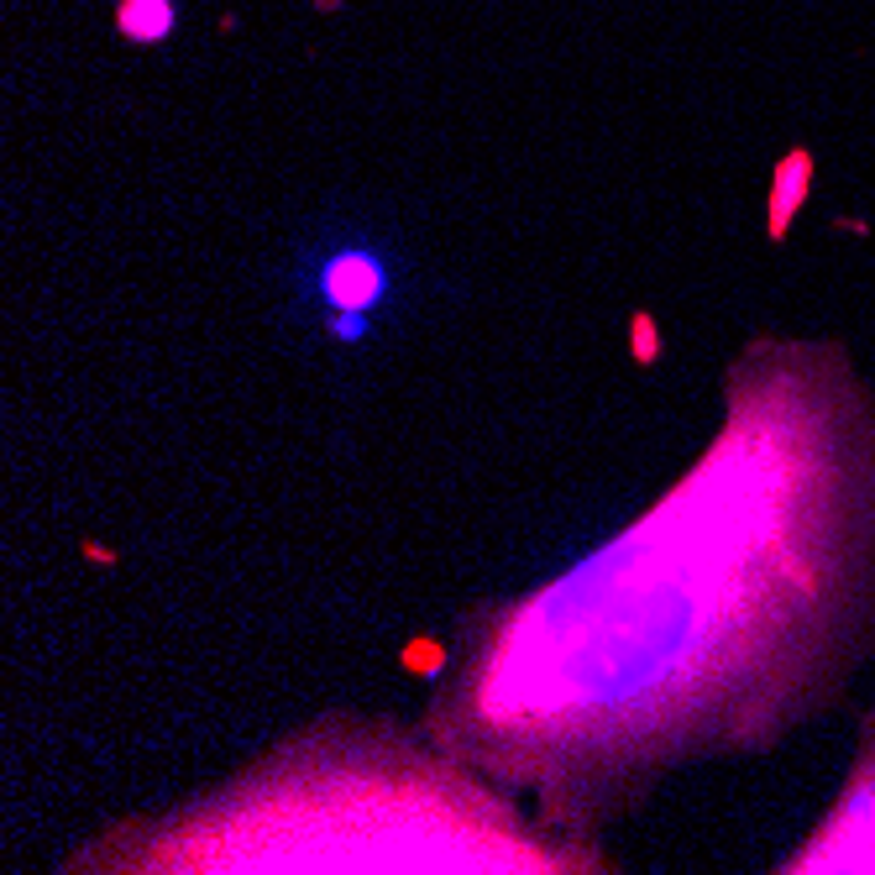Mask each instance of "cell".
<instances>
[{
    "label": "cell",
    "instance_id": "cell-2",
    "mask_svg": "<svg viewBox=\"0 0 875 875\" xmlns=\"http://www.w3.org/2000/svg\"><path fill=\"white\" fill-rule=\"evenodd\" d=\"M64 871H609L598 839L530 823L435 734L331 713L152 823L105 828Z\"/></svg>",
    "mask_w": 875,
    "mask_h": 875
},
{
    "label": "cell",
    "instance_id": "cell-4",
    "mask_svg": "<svg viewBox=\"0 0 875 875\" xmlns=\"http://www.w3.org/2000/svg\"><path fill=\"white\" fill-rule=\"evenodd\" d=\"M326 299H331L341 315H367V309L383 299V262L367 258V252H336L326 262Z\"/></svg>",
    "mask_w": 875,
    "mask_h": 875
},
{
    "label": "cell",
    "instance_id": "cell-1",
    "mask_svg": "<svg viewBox=\"0 0 875 875\" xmlns=\"http://www.w3.org/2000/svg\"><path fill=\"white\" fill-rule=\"evenodd\" d=\"M871 656L875 399L839 341L755 336L629 530L456 624L425 729L592 839L692 760L781 745Z\"/></svg>",
    "mask_w": 875,
    "mask_h": 875
},
{
    "label": "cell",
    "instance_id": "cell-3",
    "mask_svg": "<svg viewBox=\"0 0 875 875\" xmlns=\"http://www.w3.org/2000/svg\"><path fill=\"white\" fill-rule=\"evenodd\" d=\"M776 871L786 875L875 871V713L860 729V755H854L850 786L839 792V803L823 813V823L813 828Z\"/></svg>",
    "mask_w": 875,
    "mask_h": 875
}]
</instances>
